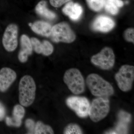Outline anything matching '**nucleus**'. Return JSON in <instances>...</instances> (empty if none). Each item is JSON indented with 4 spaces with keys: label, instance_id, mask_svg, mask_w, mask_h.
I'll return each instance as SVG.
<instances>
[{
    "label": "nucleus",
    "instance_id": "f257e3e1",
    "mask_svg": "<svg viewBox=\"0 0 134 134\" xmlns=\"http://www.w3.org/2000/svg\"><path fill=\"white\" fill-rule=\"evenodd\" d=\"M86 83L92 94L97 97H107L114 94V89L107 81L98 75L91 74L86 77Z\"/></svg>",
    "mask_w": 134,
    "mask_h": 134
},
{
    "label": "nucleus",
    "instance_id": "f03ea898",
    "mask_svg": "<svg viewBox=\"0 0 134 134\" xmlns=\"http://www.w3.org/2000/svg\"><path fill=\"white\" fill-rule=\"evenodd\" d=\"M36 86L31 76L26 75L21 78L19 84V100L21 105L28 107L33 103L36 97Z\"/></svg>",
    "mask_w": 134,
    "mask_h": 134
},
{
    "label": "nucleus",
    "instance_id": "7ed1b4c3",
    "mask_svg": "<svg viewBox=\"0 0 134 134\" xmlns=\"http://www.w3.org/2000/svg\"><path fill=\"white\" fill-rule=\"evenodd\" d=\"M63 81L70 90L75 95H79L84 92V79L77 69L71 68L66 70L63 76Z\"/></svg>",
    "mask_w": 134,
    "mask_h": 134
},
{
    "label": "nucleus",
    "instance_id": "20e7f679",
    "mask_svg": "<svg viewBox=\"0 0 134 134\" xmlns=\"http://www.w3.org/2000/svg\"><path fill=\"white\" fill-rule=\"evenodd\" d=\"M110 108V101L107 97H97L90 104L88 115L93 122H98L107 116Z\"/></svg>",
    "mask_w": 134,
    "mask_h": 134
},
{
    "label": "nucleus",
    "instance_id": "39448f33",
    "mask_svg": "<svg viewBox=\"0 0 134 134\" xmlns=\"http://www.w3.org/2000/svg\"><path fill=\"white\" fill-rule=\"evenodd\" d=\"M56 43H70L75 40L76 36L69 25L65 22H61L52 26L50 37Z\"/></svg>",
    "mask_w": 134,
    "mask_h": 134
},
{
    "label": "nucleus",
    "instance_id": "423d86ee",
    "mask_svg": "<svg viewBox=\"0 0 134 134\" xmlns=\"http://www.w3.org/2000/svg\"><path fill=\"white\" fill-rule=\"evenodd\" d=\"M115 79L120 90L123 92L129 91L132 88L134 80V67L122 65L115 74Z\"/></svg>",
    "mask_w": 134,
    "mask_h": 134
},
{
    "label": "nucleus",
    "instance_id": "0eeeda50",
    "mask_svg": "<svg viewBox=\"0 0 134 134\" xmlns=\"http://www.w3.org/2000/svg\"><path fill=\"white\" fill-rule=\"evenodd\" d=\"M91 62L101 69L108 70L114 66L115 56L113 51L110 47H104L98 53L91 57Z\"/></svg>",
    "mask_w": 134,
    "mask_h": 134
},
{
    "label": "nucleus",
    "instance_id": "6e6552de",
    "mask_svg": "<svg viewBox=\"0 0 134 134\" xmlns=\"http://www.w3.org/2000/svg\"><path fill=\"white\" fill-rule=\"evenodd\" d=\"M66 104L80 118H86L88 116L90 103L86 97L71 96L67 99Z\"/></svg>",
    "mask_w": 134,
    "mask_h": 134
},
{
    "label": "nucleus",
    "instance_id": "1a4fd4ad",
    "mask_svg": "<svg viewBox=\"0 0 134 134\" xmlns=\"http://www.w3.org/2000/svg\"><path fill=\"white\" fill-rule=\"evenodd\" d=\"M18 27L16 24H9L3 33L2 43L3 47L8 52H14L18 46Z\"/></svg>",
    "mask_w": 134,
    "mask_h": 134
},
{
    "label": "nucleus",
    "instance_id": "9d476101",
    "mask_svg": "<svg viewBox=\"0 0 134 134\" xmlns=\"http://www.w3.org/2000/svg\"><path fill=\"white\" fill-rule=\"evenodd\" d=\"M16 74L10 68H3L0 70V91L7 90L16 78Z\"/></svg>",
    "mask_w": 134,
    "mask_h": 134
},
{
    "label": "nucleus",
    "instance_id": "9b49d317",
    "mask_svg": "<svg viewBox=\"0 0 134 134\" xmlns=\"http://www.w3.org/2000/svg\"><path fill=\"white\" fill-rule=\"evenodd\" d=\"M20 48L18 55L19 61L22 63L26 62L29 55H31L33 48L30 39L26 34H23L20 38Z\"/></svg>",
    "mask_w": 134,
    "mask_h": 134
},
{
    "label": "nucleus",
    "instance_id": "f8f14e48",
    "mask_svg": "<svg viewBox=\"0 0 134 134\" xmlns=\"http://www.w3.org/2000/svg\"><path fill=\"white\" fill-rule=\"evenodd\" d=\"M92 28L94 30L101 32L110 31L115 26V23L111 18L104 15L97 17L92 24Z\"/></svg>",
    "mask_w": 134,
    "mask_h": 134
},
{
    "label": "nucleus",
    "instance_id": "ddd939ff",
    "mask_svg": "<svg viewBox=\"0 0 134 134\" xmlns=\"http://www.w3.org/2000/svg\"><path fill=\"white\" fill-rule=\"evenodd\" d=\"M62 12L70 19L76 21L81 16L83 9L79 3L70 1L67 3L63 8Z\"/></svg>",
    "mask_w": 134,
    "mask_h": 134
},
{
    "label": "nucleus",
    "instance_id": "4468645a",
    "mask_svg": "<svg viewBox=\"0 0 134 134\" xmlns=\"http://www.w3.org/2000/svg\"><path fill=\"white\" fill-rule=\"evenodd\" d=\"M25 110L23 106L16 105L14 107L12 118L7 117L6 122L8 126L18 127L22 123V120L24 117Z\"/></svg>",
    "mask_w": 134,
    "mask_h": 134
},
{
    "label": "nucleus",
    "instance_id": "2eb2a0df",
    "mask_svg": "<svg viewBox=\"0 0 134 134\" xmlns=\"http://www.w3.org/2000/svg\"><path fill=\"white\" fill-rule=\"evenodd\" d=\"M32 30L38 35L44 37H50L52 26L47 22L43 21H37L29 24Z\"/></svg>",
    "mask_w": 134,
    "mask_h": 134
},
{
    "label": "nucleus",
    "instance_id": "dca6fc26",
    "mask_svg": "<svg viewBox=\"0 0 134 134\" xmlns=\"http://www.w3.org/2000/svg\"><path fill=\"white\" fill-rule=\"evenodd\" d=\"M35 10L36 13L40 16L50 20L54 19L56 17L55 13L47 8V2L44 0L38 3L35 8Z\"/></svg>",
    "mask_w": 134,
    "mask_h": 134
},
{
    "label": "nucleus",
    "instance_id": "f3484780",
    "mask_svg": "<svg viewBox=\"0 0 134 134\" xmlns=\"http://www.w3.org/2000/svg\"><path fill=\"white\" fill-rule=\"evenodd\" d=\"M123 5L124 3L121 0H105L104 7L107 12L115 15L119 12V8Z\"/></svg>",
    "mask_w": 134,
    "mask_h": 134
},
{
    "label": "nucleus",
    "instance_id": "a211bd4d",
    "mask_svg": "<svg viewBox=\"0 0 134 134\" xmlns=\"http://www.w3.org/2000/svg\"><path fill=\"white\" fill-rule=\"evenodd\" d=\"M54 133L53 130L50 126L45 125L41 121H38L35 125L34 130V134Z\"/></svg>",
    "mask_w": 134,
    "mask_h": 134
},
{
    "label": "nucleus",
    "instance_id": "6ab92c4d",
    "mask_svg": "<svg viewBox=\"0 0 134 134\" xmlns=\"http://www.w3.org/2000/svg\"><path fill=\"white\" fill-rule=\"evenodd\" d=\"M87 5L91 9L98 12L103 9L104 5L105 0H86Z\"/></svg>",
    "mask_w": 134,
    "mask_h": 134
},
{
    "label": "nucleus",
    "instance_id": "aec40b11",
    "mask_svg": "<svg viewBox=\"0 0 134 134\" xmlns=\"http://www.w3.org/2000/svg\"><path fill=\"white\" fill-rule=\"evenodd\" d=\"M63 133L81 134H83V132L79 125L76 123H70L65 127Z\"/></svg>",
    "mask_w": 134,
    "mask_h": 134
},
{
    "label": "nucleus",
    "instance_id": "412c9836",
    "mask_svg": "<svg viewBox=\"0 0 134 134\" xmlns=\"http://www.w3.org/2000/svg\"><path fill=\"white\" fill-rule=\"evenodd\" d=\"M43 44V51L42 54L45 56H48L53 52L54 47L52 44L47 40H44Z\"/></svg>",
    "mask_w": 134,
    "mask_h": 134
},
{
    "label": "nucleus",
    "instance_id": "4be33fe9",
    "mask_svg": "<svg viewBox=\"0 0 134 134\" xmlns=\"http://www.w3.org/2000/svg\"><path fill=\"white\" fill-rule=\"evenodd\" d=\"M33 50L37 53L41 54L43 51V44L36 38L32 37L30 39Z\"/></svg>",
    "mask_w": 134,
    "mask_h": 134
},
{
    "label": "nucleus",
    "instance_id": "5701e85b",
    "mask_svg": "<svg viewBox=\"0 0 134 134\" xmlns=\"http://www.w3.org/2000/svg\"><path fill=\"white\" fill-rule=\"evenodd\" d=\"M123 37L128 42L134 43V29L129 28L125 30L123 33Z\"/></svg>",
    "mask_w": 134,
    "mask_h": 134
},
{
    "label": "nucleus",
    "instance_id": "b1692460",
    "mask_svg": "<svg viewBox=\"0 0 134 134\" xmlns=\"http://www.w3.org/2000/svg\"><path fill=\"white\" fill-rule=\"evenodd\" d=\"M35 122L33 120L31 119H28L25 121V126L29 130V133H34Z\"/></svg>",
    "mask_w": 134,
    "mask_h": 134
},
{
    "label": "nucleus",
    "instance_id": "393cba45",
    "mask_svg": "<svg viewBox=\"0 0 134 134\" xmlns=\"http://www.w3.org/2000/svg\"><path fill=\"white\" fill-rule=\"evenodd\" d=\"M72 0H49L50 4L55 8H59Z\"/></svg>",
    "mask_w": 134,
    "mask_h": 134
},
{
    "label": "nucleus",
    "instance_id": "a878e982",
    "mask_svg": "<svg viewBox=\"0 0 134 134\" xmlns=\"http://www.w3.org/2000/svg\"><path fill=\"white\" fill-rule=\"evenodd\" d=\"M6 110L3 105L0 103V121H1L5 117Z\"/></svg>",
    "mask_w": 134,
    "mask_h": 134
}]
</instances>
